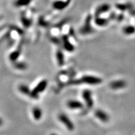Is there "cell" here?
<instances>
[{
	"mask_svg": "<svg viewBox=\"0 0 135 135\" xmlns=\"http://www.w3.org/2000/svg\"><path fill=\"white\" fill-rule=\"evenodd\" d=\"M48 86V81L46 80H43L37 84L36 87L30 92V96L34 99H37L38 98L39 93L44 91Z\"/></svg>",
	"mask_w": 135,
	"mask_h": 135,
	"instance_id": "6da1fadb",
	"label": "cell"
},
{
	"mask_svg": "<svg viewBox=\"0 0 135 135\" xmlns=\"http://www.w3.org/2000/svg\"><path fill=\"white\" fill-rule=\"evenodd\" d=\"M58 119L65 125L69 131H73L75 129L73 123L70 119V118L65 113H60L58 114Z\"/></svg>",
	"mask_w": 135,
	"mask_h": 135,
	"instance_id": "7a4b0ae2",
	"label": "cell"
},
{
	"mask_svg": "<svg viewBox=\"0 0 135 135\" xmlns=\"http://www.w3.org/2000/svg\"><path fill=\"white\" fill-rule=\"evenodd\" d=\"M80 83H84L91 84V85H95L98 84L102 83L103 80L100 78L94 76H84L80 80Z\"/></svg>",
	"mask_w": 135,
	"mask_h": 135,
	"instance_id": "3957f363",
	"label": "cell"
},
{
	"mask_svg": "<svg viewBox=\"0 0 135 135\" xmlns=\"http://www.w3.org/2000/svg\"><path fill=\"white\" fill-rule=\"evenodd\" d=\"M83 98L86 103V106L88 108H92L93 106L94 102L92 97V92L89 89H84L82 93Z\"/></svg>",
	"mask_w": 135,
	"mask_h": 135,
	"instance_id": "277c9868",
	"label": "cell"
},
{
	"mask_svg": "<svg viewBox=\"0 0 135 135\" xmlns=\"http://www.w3.org/2000/svg\"><path fill=\"white\" fill-rule=\"evenodd\" d=\"M94 115L98 119H99L102 122L107 123L109 120L108 114L106 113V112H104V111H103L102 109H97L94 113Z\"/></svg>",
	"mask_w": 135,
	"mask_h": 135,
	"instance_id": "5b68a950",
	"label": "cell"
},
{
	"mask_svg": "<svg viewBox=\"0 0 135 135\" xmlns=\"http://www.w3.org/2000/svg\"><path fill=\"white\" fill-rule=\"evenodd\" d=\"M127 85L126 81L123 80H119L117 81H113L109 84V86L113 89H119L125 88Z\"/></svg>",
	"mask_w": 135,
	"mask_h": 135,
	"instance_id": "8992f818",
	"label": "cell"
},
{
	"mask_svg": "<svg viewBox=\"0 0 135 135\" xmlns=\"http://www.w3.org/2000/svg\"><path fill=\"white\" fill-rule=\"evenodd\" d=\"M67 106L69 108L72 109H81L83 107V104L80 101L77 100H70L68 101Z\"/></svg>",
	"mask_w": 135,
	"mask_h": 135,
	"instance_id": "52a82bcc",
	"label": "cell"
},
{
	"mask_svg": "<svg viewBox=\"0 0 135 135\" xmlns=\"http://www.w3.org/2000/svg\"><path fill=\"white\" fill-rule=\"evenodd\" d=\"M32 114L34 119L36 120H40L43 116V111L39 107H34L32 109Z\"/></svg>",
	"mask_w": 135,
	"mask_h": 135,
	"instance_id": "ba28073f",
	"label": "cell"
},
{
	"mask_svg": "<svg viewBox=\"0 0 135 135\" xmlns=\"http://www.w3.org/2000/svg\"><path fill=\"white\" fill-rule=\"evenodd\" d=\"M68 2H66V1H56L53 3V6L56 9L62 10L66 8L68 6Z\"/></svg>",
	"mask_w": 135,
	"mask_h": 135,
	"instance_id": "9c48e42d",
	"label": "cell"
},
{
	"mask_svg": "<svg viewBox=\"0 0 135 135\" xmlns=\"http://www.w3.org/2000/svg\"><path fill=\"white\" fill-rule=\"evenodd\" d=\"M110 8V6L108 4H104L99 6L98 8H97V11H96V13H97V16H98L99 14H101L103 13L107 12L108 11Z\"/></svg>",
	"mask_w": 135,
	"mask_h": 135,
	"instance_id": "30bf717a",
	"label": "cell"
},
{
	"mask_svg": "<svg viewBox=\"0 0 135 135\" xmlns=\"http://www.w3.org/2000/svg\"><path fill=\"white\" fill-rule=\"evenodd\" d=\"M63 44H64V48L66 50V51L70 52L73 51L75 48H74V46L70 43V41H69L68 39L66 36L64 37L63 38Z\"/></svg>",
	"mask_w": 135,
	"mask_h": 135,
	"instance_id": "8fae6325",
	"label": "cell"
},
{
	"mask_svg": "<svg viewBox=\"0 0 135 135\" xmlns=\"http://www.w3.org/2000/svg\"><path fill=\"white\" fill-rule=\"evenodd\" d=\"M123 31L126 35H131L135 33V27L132 25H128L124 27Z\"/></svg>",
	"mask_w": 135,
	"mask_h": 135,
	"instance_id": "7c38bea8",
	"label": "cell"
},
{
	"mask_svg": "<svg viewBox=\"0 0 135 135\" xmlns=\"http://www.w3.org/2000/svg\"><path fill=\"white\" fill-rule=\"evenodd\" d=\"M18 89H19V91L21 93L27 94V95H30V92H31L29 87L26 85V84H20L19 86H18Z\"/></svg>",
	"mask_w": 135,
	"mask_h": 135,
	"instance_id": "4fadbf2b",
	"label": "cell"
},
{
	"mask_svg": "<svg viewBox=\"0 0 135 135\" xmlns=\"http://www.w3.org/2000/svg\"><path fill=\"white\" fill-rule=\"evenodd\" d=\"M31 0H16L15 1V4L17 7H21L28 5L31 2Z\"/></svg>",
	"mask_w": 135,
	"mask_h": 135,
	"instance_id": "5bb4252c",
	"label": "cell"
},
{
	"mask_svg": "<svg viewBox=\"0 0 135 135\" xmlns=\"http://www.w3.org/2000/svg\"><path fill=\"white\" fill-rule=\"evenodd\" d=\"M108 23V21L106 19H104V18H101L97 17L95 19V23L97 24L98 26H106V25Z\"/></svg>",
	"mask_w": 135,
	"mask_h": 135,
	"instance_id": "9a60e30c",
	"label": "cell"
},
{
	"mask_svg": "<svg viewBox=\"0 0 135 135\" xmlns=\"http://www.w3.org/2000/svg\"><path fill=\"white\" fill-rule=\"evenodd\" d=\"M56 58L58 63L60 66L63 65L64 64V55L61 51H58L56 53Z\"/></svg>",
	"mask_w": 135,
	"mask_h": 135,
	"instance_id": "2e32d148",
	"label": "cell"
},
{
	"mask_svg": "<svg viewBox=\"0 0 135 135\" xmlns=\"http://www.w3.org/2000/svg\"><path fill=\"white\" fill-rule=\"evenodd\" d=\"M20 51L16 50L13 51V53H11L9 55V60L11 61H16L17 59L18 58V57L20 56Z\"/></svg>",
	"mask_w": 135,
	"mask_h": 135,
	"instance_id": "e0dca14e",
	"label": "cell"
},
{
	"mask_svg": "<svg viewBox=\"0 0 135 135\" xmlns=\"http://www.w3.org/2000/svg\"><path fill=\"white\" fill-rule=\"evenodd\" d=\"M15 66L16 68L20 70H24L27 68V65L23 62H18L15 64Z\"/></svg>",
	"mask_w": 135,
	"mask_h": 135,
	"instance_id": "ac0fdd59",
	"label": "cell"
},
{
	"mask_svg": "<svg viewBox=\"0 0 135 135\" xmlns=\"http://www.w3.org/2000/svg\"><path fill=\"white\" fill-rule=\"evenodd\" d=\"M116 7L118 8L119 9L122 10V11H124V10L127 9L128 6L126 4H119L116 5Z\"/></svg>",
	"mask_w": 135,
	"mask_h": 135,
	"instance_id": "d6986e66",
	"label": "cell"
},
{
	"mask_svg": "<svg viewBox=\"0 0 135 135\" xmlns=\"http://www.w3.org/2000/svg\"><path fill=\"white\" fill-rule=\"evenodd\" d=\"M22 22H23V25H24V26H26V27L29 26L31 24V23H30V20L25 19V18H24V19L22 20Z\"/></svg>",
	"mask_w": 135,
	"mask_h": 135,
	"instance_id": "ffe728a7",
	"label": "cell"
},
{
	"mask_svg": "<svg viewBox=\"0 0 135 135\" xmlns=\"http://www.w3.org/2000/svg\"><path fill=\"white\" fill-rule=\"evenodd\" d=\"M3 119H1V118H0V126H1L3 124Z\"/></svg>",
	"mask_w": 135,
	"mask_h": 135,
	"instance_id": "44dd1931",
	"label": "cell"
},
{
	"mask_svg": "<svg viewBox=\"0 0 135 135\" xmlns=\"http://www.w3.org/2000/svg\"><path fill=\"white\" fill-rule=\"evenodd\" d=\"M50 135H58V134H55V133H52V134H51Z\"/></svg>",
	"mask_w": 135,
	"mask_h": 135,
	"instance_id": "7402d4cb",
	"label": "cell"
}]
</instances>
